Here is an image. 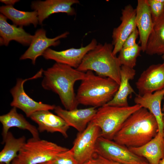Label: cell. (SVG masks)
<instances>
[{"label": "cell", "mask_w": 164, "mask_h": 164, "mask_svg": "<svg viewBox=\"0 0 164 164\" xmlns=\"http://www.w3.org/2000/svg\"><path fill=\"white\" fill-rule=\"evenodd\" d=\"M44 78L41 85L45 89L57 94L65 109L77 108L78 103L74 86L77 81L82 80L86 73L68 65L56 63L43 71Z\"/></svg>", "instance_id": "cell-1"}, {"label": "cell", "mask_w": 164, "mask_h": 164, "mask_svg": "<svg viewBox=\"0 0 164 164\" xmlns=\"http://www.w3.org/2000/svg\"><path fill=\"white\" fill-rule=\"evenodd\" d=\"M158 133L156 120L147 109L142 107L125 121L113 140L128 148L143 145Z\"/></svg>", "instance_id": "cell-2"}, {"label": "cell", "mask_w": 164, "mask_h": 164, "mask_svg": "<svg viewBox=\"0 0 164 164\" xmlns=\"http://www.w3.org/2000/svg\"><path fill=\"white\" fill-rule=\"evenodd\" d=\"M85 73L76 94L78 104L96 108L104 106L113 98L119 84L110 78L95 75L92 71Z\"/></svg>", "instance_id": "cell-3"}, {"label": "cell", "mask_w": 164, "mask_h": 164, "mask_svg": "<svg viewBox=\"0 0 164 164\" xmlns=\"http://www.w3.org/2000/svg\"><path fill=\"white\" fill-rule=\"evenodd\" d=\"M113 50L112 44H97L87 53L76 69L84 72L94 71L97 75L110 78L119 85L121 65L118 57L113 54Z\"/></svg>", "instance_id": "cell-4"}, {"label": "cell", "mask_w": 164, "mask_h": 164, "mask_svg": "<svg viewBox=\"0 0 164 164\" xmlns=\"http://www.w3.org/2000/svg\"><path fill=\"white\" fill-rule=\"evenodd\" d=\"M142 107L135 104L127 107L103 106L97 109L91 121L101 131V136L113 140L126 119Z\"/></svg>", "instance_id": "cell-5"}, {"label": "cell", "mask_w": 164, "mask_h": 164, "mask_svg": "<svg viewBox=\"0 0 164 164\" xmlns=\"http://www.w3.org/2000/svg\"><path fill=\"white\" fill-rule=\"evenodd\" d=\"M68 149L46 140L32 137L26 142L12 162L41 164L51 161L58 154Z\"/></svg>", "instance_id": "cell-6"}, {"label": "cell", "mask_w": 164, "mask_h": 164, "mask_svg": "<svg viewBox=\"0 0 164 164\" xmlns=\"http://www.w3.org/2000/svg\"><path fill=\"white\" fill-rule=\"evenodd\" d=\"M95 153L107 160L122 164H149L145 158L131 151L128 148L100 136L95 147Z\"/></svg>", "instance_id": "cell-7"}, {"label": "cell", "mask_w": 164, "mask_h": 164, "mask_svg": "<svg viewBox=\"0 0 164 164\" xmlns=\"http://www.w3.org/2000/svg\"><path fill=\"white\" fill-rule=\"evenodd\" d=\"M43 71V69H41L32 77L25 79H18L16 85L10 91L13 97L11 106L22 110L27 117H30L36 111L43 110H54L55 107L56 106L54 105L46 104L34 101L24 91V83L27 80L41 77Z\"/></svg>", "instance_id": "cell-8"}, {"label": "cell", "mask_w": 164, "mask_h": 164, "mask_svg": "<svg viewBox=\"0 0 164 164\" xmlns=\"http://www.w3.org/2000/svg\"><path fill=\"white\" fill-rule=\"evenodd\" d=\"M100 136V128L91 121L84 131L77 134L70 150L79 164L93 158L96 142Z\"/></svg>", "instance_id": "cell-9"}, {"label": "cell", "mask_w": 164, "mask_h": 164, "mask_svg": "<svg viewBox=\"0 0 164 164\" xmlns=\"http://www.w3.org/2000/svg\"><path fill=\"white\" fill-rule=\"evenodd\" d=\"M97 44V40L93 39L87 45L78 48H72L57 51L48 48L42 56L46 60H53L56 63L66 65L77 69L87 53L94 49Z\"/></svg>", "instance_id": "cell-10"}, {"label": "cell", "mask_w": 164, "mask_h": 164, "mask_svg": "<svg viewBox=\"0 0 164 164\" xmlns=\"http://www.w3.org/2000/svg\"><path fill=\"white\" fill-rule=\"evenodd\" d=\"M121 12V22L118 27L114 28L112 33L113 53L115 56L122 48L127 38L137 28L136 9L129 4L125 6Z\"/></svg>", "instance_id": "cell-11"}, {"label": "cell", "mask_w": 164, "mask_h": 164, "mask_svg": "<svg viewBox=\"0 0 164 164\" xmlns=\"http://www.w3.org/2000/svg\"><path fill=\"white\" fill-rule=\"evenodd\" d=\"M135 84L140 95L164 89V61L149 66L141 73Z\"/></svg>", "instance_id": "cell-12"}, {"label": "cell", "mask_w": 164, "mask_h": 164, "mask_svg": "<svg viewBox=\"0 0 164 164\" xmlns=\"http://www.w3.org/2000/svg\"><path fill=\"white\" fill-rule=\"evenodd\" d=\"M46 33V31L42 28L36 32L29 48L21 56L20 60L29 59L31 60L32 64L35 65L38 57L43 55L50 46L59 45L60 43V39L67 37L69 32H65L53 38L47 37Z\"/></svg>", "instance_id": "cell-13"}, {"label": "cell", "mask_w": 164, "mask_h": 164, "mask_svg": "<svg viewBox=\"0 0 164 164\" xmlns=\"http://www.w3.org/2000/svg\"><path fill=\"white\" fill-rule=\"evenodd\" d=\"M80 3L78 0H46L32 2V9L37 11L39 23L42 25L43 21L51 15L60 12L69 15H75L76 12L72 6Z\"/></svg>", "instance_id": "cell-14"}, {"label": "cell", "mask_w": 164, "mask_h": 164, "mask_svg": "<svg viewBox=\"0 0 164 164\" xmlns=\"http://www.w3.org/2000/svg\"><path fill=\"white\" fill-rule=\"evenodd\" d=\"M50 111L43 110L36 111L29 118L38 125L37 129L39 132H58L67 138L70 126L62 118Z\"/></svg>", "instance_id": "cell-15"}, {"label": "cell", "mask_w": 164, "mask_h": 164, "mask_svg": "<svg viewBox=\"0 0 164 164\" xmlns=\"http://www.w3.org/2000/svg\"><path fill=\"white\" fill-rule=\"evenodd\" d=\"M55 112L62 118L70 127L80 132L84 131L95 115L97 109L91 107L84 109L68 110L59 106H56Z\"/></svg>", "instance_id": "cell-16"}, {"label": "cell", "mask_w": 164, "mask_h": 164, "mask_svg": "<svg viewBox=\"0 0 164 164\" xmlns=\"http://www.w3.org/2000/svg\"><path fill=\"white\" fill-rule=\"evenodd\" d=\"M164 97V89L142 95H137L134 99L136 104L148 110L155 118L158 126V134L164 137V122L161 108V102Z\"/></svg>", "instance_id": "cell-17"}, {"label": "cell", "mask_w": 164, "mask_h": 164, "mask_svg": "<svg viewBox=\"0 0 164 164\" xmlns=\"http://www.w3.org/2000/svg\"><path fill=\"white\" fill-rule=\"evenodd\" d=\"M136 9L135 22L139 32L142 51L145 52L147 41L154 26L147 0H138Z\"/></svg>", "instance_id": "cell-18"}, {"label": "cell", "mask_w": 164, "mask_h": 164, "mask_svg": "<svg viewBox=\"0 0 164 164\" xmlns=\"http://www.w3.org/2000/svg\"><path fill=\"white\" fill-rule=\"evenodd\" d=\"M7 18L0 15V43L1 45L7 46L10 42L15 40L22 45H30L33 35L26 32L23 27L11 25L8 22Z\"/></svg>", "instance_id": "cell-19"}, {"label": "cell", "mask_w": 164, "mask_h": 164, "mask_svg": "<svg viewBox=\"0 0 164 164\" xmlns=\"http://www.w3.org/2000/svg\"><path fill=\"white\" fill-rule=\"evenodd\" d=\"M136 74L134 68L121 66V82L118 89L112 99L104 106L117 107L128 106V97L135 93V91L129 83L134 78Z\"/></svg>", "instance_id": "cell-20"}, {"label": "cell", "mask_w": 164, "mask_h": 164, "mask_svg": "<svg viewBox=\"0 0 164 164\" xmlns=\"http://www.w3.org/2000/svg\"><path fill=\"white\" fill-rule=\"evenodd\" d=\"M0 121L2 125V135L3 140L12 127L28 131L32 138H39V131L34 125L28 121L23 115L18 113L17 108L13 107L7 113L0 116Z\"/></svg>", "instance_id": "cell-21"}, {"label": "cell", "mask_w": 164, "mask_h": 164, "mask_svg": "<svg viewBox=\"0 0 164 164\" xmlns=\"http://www.w3.org/2000/svg\"><path fill=\"white\" fill-rule=\"evenodd\" d=\"M129 149L135 154L145 159L150 164H159L164 156V139L158 135L142 146L130 147Z\"/></svg>", "instance_id": "cell-22"}, {"label": "cell", "mask_w": 164, "mask_h": 164, "mask_svg": "<svg viewBox=\"0 0 164 164\" xmlns=\"http://www.w3.org/2000/svg\"><path fill=\"white\" fill-rule=\"evenodd\" d=\"M0 12L7 18L11 20L13 24L23 27L33 24L36 27L39 23L37 11L28 12L17 9L13 5H4L0 7Z\"/></svg>", "instance_id": "cell-23"}, {"label": "cell", "mask_w": 164, "mask_h": 164, "mask_svg": "<svg viewBox=\"0 0 164 164\" xmlns=\"http://www.w3.org/2000/svg\"><path fill=\"white\" fill-rule=\"evenodd\" d=\"M145 52L149 55L164 54V15L154 22L148 39Z\"/></svg>", "instance_id": "cell-24"}, {"label": "cell", "mask_w": 164, "mask_h": 164, "mask_svg": "<svg viewBox=\"0 0 164 164\" xmlns=\"http://www.w3.org/2000/svg\"><path fill=\"white\" fill-rule=\"evenodd\" d=\"M26 142L25 136L16 138L9 131L2 141V143H4L5 145L0 152V163L10 164L17 157Z\"/></svg>", "instance_id": "cell-25"}, {"label": "cell", "mask_w": 164, "mask_h": 164, "mask_svg": "<svg viewBox=\"0 0 164 164\" xmlns=\"http://www.w3.org/2000/svg\"><path fill=\"white\" fill-rule=\"evenodd\" d=\"M142 49L137 43L130 48L122 47L118 57L121 66L134 68L136 65L137 59L140 55Z\"/></svg>", "instance_id": "cell-26"}, {"label": "cell", "mask_w": 164, "mask_h": 164, "mask_svg": "<svg viewBox=\"0 0 164 164\" xmlns=\"http://www.w3.org/2000/svg\"><path fill=\"white\" fill-rule=\"evenodd\" d=\"M153 22L164 15V0H147Z\"/></svg>", "instance_id": "cell-27"}, {"label": "cell", "mask_w": 164, "mask_h": 164, "mask_svg": "<svg viewBox=\"0 0 164 164\" xmlns=\"http://www.w3.org/2000/svg\"><path fill=\"white\" fill-rule=\"evenodd\" d=\"M50 162L53 164H79L70 149L59 153Z\"/></svg>", "instance_id": "cell-28"}, {"label": "cell", "mask_w": 164, "mask_h": 164, "mask_svg": "<svg viewBox=\"0 0 164 164\" xmlns=\"http://www.w3.org/2000/svg\"><path fill=\"white\" fill-rule=\"evenodd\" d=\"M138 36L139 32L136 28L127 38L123 44L122 47L130 48L135 45L137 44L136 41Z\"/></svg>", "instance_id": "cell-29"}, {"label": "cell", "mask_w": 164, "mask_h": 164, "mask_svg": "<svg viewBox=\"0 0 164 164\" xmlns=\"http://www.w3.org/2000/svg\"><path fill=\"white\" fill-rule=\"evenodd\" d=\"M81 164H106L104 159L98 156L96 158H92Z\"/></svg>", "instance_id": "cell-30"}, {"label": "cell", "mask_w": 164, "mask_h": 164, "mask_svg": "<svg viewBox=\"0 0 164 164\" xmlns=\"http://www.w3.org/2000/svg\"><path fill=\"white\" fill-rule=\"evenodd\" d=\"M0 1L7 5H13L15 3L19 1L18 0H1Z\"/></svg>", "instance_id": "cell-31"}, {"label": "cell", "mask_w": 164, "mask_h": 164, "mask_svg": "<svg viewBox=\"0 0 164 164\" xmlns=\"http://www.w3.org/2000/svg\"><path fill=\"white\" fill-rule=\"evenodd\" d=\"M104 159L106 164H122L111 161H110L105 159Z\"/></svg>", "instance_id": "cell-32"}, {"label": "cell", "mask_w": 164, "mask_h": 164, "mask_svg": "<svg viewBox=\"0 0 164 164\" xmlns=\"http://www.w3.org/2000/svg\"><path fill=\"white\" fill-rule=\"evenodd\" d=\"M159 164H164V156L160 160Z\"/></svg>", "instance_id": "cell-33"}, {"label": "cell", "mask_w": 164, "mask_h": 164, "mask_svg": "<svg viewBox=\"0 0 164 164\" xmlns=\"http://www.w3.org/2000/svg\"><path fill=\"white\" fill-rule=\"evenodd\" d=\"M41 164H53L50 162H46L44 163H42Z\"/></svg>", "instance_id": "cell-34"}, {"label": "cell", "mask_w": 164, "mask_h": 164, "mask_svg": "<svg viewBox=\"0 0 164 164\" xmlns=\"http://www.w3.org/2000/svg\"><path fill=\"white\" fill-rule=\"evenodd\" d=\"M163 111L164 112V113L163 114V121L164 122V104L163 106Z\"/></svg>", "instance_id": "cell-35"}, {"label": "cell", "mask_w": 164, "mask_h": 164, "mask_svg": "<svg viewBox=\"0 0 164 164\" xmlns=\"http://www.w3.org/2000/svg\"><path fill=\"white\" fill-rule=\"evenodd\" d=\"M162 59L164 60V54L162 55Z\"/></svg>", "instance_id": "cell-36"}, {"label": "cell", "mask_w": 164, "mask_h": 164, "mask_svg": "<svg viewBox=\"0 0 164 164\" xmlns=\"http://www.w3.org/2000/svg\"><path fill=\"white\" fill-rule=\"evenodd\" d=\"M0 164H4V163H0ZM15 164L14 163L12 162V164Z\"/></svg>", "instance_id": "cell-37"}]
</instances>
